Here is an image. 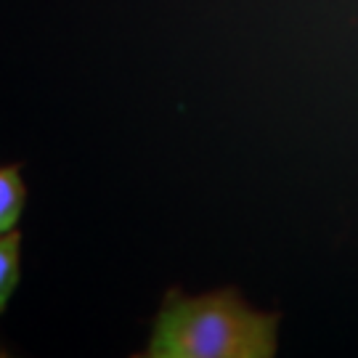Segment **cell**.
<instances>
[{
  "mask_svg": "<svg viewBox=\"0 0 358 358\" xmlns=\"http://www.w3.org/2000/svg\"><path fill=\"white\" fill-rule=\"evenodd\" d=\"M152 358H271L276 316L257 313L231 289L170 300L154 324Z\"/></svg>",
  "mask_w": 358,
  "mask_h": 358,
  "instance_id": "cell-1",
  "label": "cell"
},
{
  "mask_svg": "<svg viewBox=\"0 0 358 358\" xmlns=\"http://www.w3.org/2000/svg\"><path fill=\"white\" fill-rule=\"evenodd\" d=\"M24 207V180L16 167L0 170V234L11 231Z\"/></svg>",
  "mask_w": 358,
  "mask_h": 358,
  "instance_id": "cell-2",
  "label": "cell"
},
{
  "mask_svg": "<svg viewBox=\"0 0 358 358\" xmlns=\"http://www.w3.org/2000/svg\"><path fill=\"white\" fill-rule=\"evenodd\" d=\"M19 234H8L0 239V310L6 308L11 292L19 284Z\"/></svg>",
  "mask_w": 358,
  "mask_h": 358,
  "instance_id": "cell-3",
  "label": "cell"
}]
</instances>
